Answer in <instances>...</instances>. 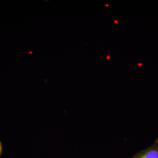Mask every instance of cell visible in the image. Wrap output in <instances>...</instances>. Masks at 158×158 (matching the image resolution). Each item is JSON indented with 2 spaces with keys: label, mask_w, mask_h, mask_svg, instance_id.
Segmentation results:
<instances>
[{
  "label": "cell",
  "mask_w": 158,
  "mask_h": 158,
  "mask_svg": "<svg viewBox=\"0 0 158 158\" xmlns=\"http://www.w3.org/2000/svg\"><path fill=\"white\" fill-rule=\"evenodd\" d=\"M106 6H109V5H106Z\"/></svg>",
  "instance_id": "52a82bcc"
},
{
  "label": "cell",
  "mask_w": 158,
  "mask_h": 158,
  "mask_svg": "<svg viewBox=\"0 0 158 158\" xmlns=\"http://www.w3.org/2000/svg\"><path fill=\"white\" fill-rule=\"evenodd\" d=\"M2 143H1V141H0V156H1V153H2Z\"/></svg>",
  "instance_id": "7a4b0ae2"
},
{
  "label": "cell",
  "mask_w": 158,
  "mask_h": 158,
  "mask_svg": "<svg viewBox=\"0 0 158 158\" xmlns=\"http://www.w3.org/2000/svg\"><path fill=\"white\" fill-rule=\"evenodd\" d=\"M132 158H158V146L155 143L150 147L141 151Z\"/></svg>",
  "instance_id": "6da1fadb"
},
{
  "label": "cell",
  "mask_w": 158,
  "mask_h": 158,
  "mask_svg": "<svg viewBox=\"0 0 158 158\" xmlns=\"http://www.w3.org/2000/svg\"><path fill=\"white\" fill-rule=\"evenodd\" d=\"M114 22H115V23H116V24H118V22H117V21H116V20H114Z\"/></svg>",
  "instance_id": "3957f363"
},
{
  "label": "cell",
  "mask_w": 158,
  "mask_h": 158,
  "mask_svg": "<svg viewBox=\"0 0 158 158\" xmlns=\"http://www.w3.org/2000/svg\"><path fill=\"white\" fill-rule=\"evenodd\" d=\"M110 56H108L107 57V59H110Z\"/></svg>",
  "instance_id": "5b68a950"
},
{
  "label": "cell",
  "mask_w": 158,
  "mask_h": 158,
  "mask_svg": "<svg viewBox=\"0 0 158 158\" xmlns=\"http://www.w3.org/2000/svg\"><path fill=\"white\" fill-rule=\"evenodd\" d=\"M142 65V64H138V65Z\"/></svg>",
  "instance_id": "8992f818"
},
{
  "label": "cell",
  "mask_w": 158,
  "mask_h": 158,
  "mask_svg": "<svg viewBox=\"0 0 158 158\" xmlns=\"http://www.w3.org/2000/svg\"><path fill=\"white\" fill-rule=\"evenodd\" d=\"M156 143L157 144L158 146V140H157V141H156Z\"/></svg>",
  "instance_id": "277c9868"
}]
</instances>
